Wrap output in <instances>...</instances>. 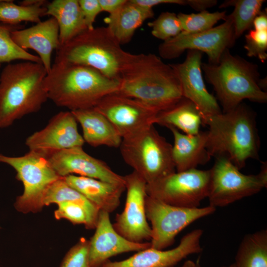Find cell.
I'll use <instances>...</instances> for the list:
<instances>
[{"label":"cell","mask_w":267,"mask_h":267,"mask_svg":"<svg viewBox=\"0 0 267 267\" xmlns=\"http://www.w3.org/2000/svg\"><path fill=\"white\" fill-rule=\"evenodd\" d=\"M107 27L88 29L56 50L54 62L89 66L120 81L129 52L124 51Z\"/></svg>","instance_id":"cell-6"},{"label":"cell","mask_w":267,"mask_h":267,"mask_svg":"<svg viewBox=\"0 0 267 267\" xmlns=\"http://www.w3.org/2000/svg\"><path fill=\"white\" fill-rule=\"evenodd\" d=\"M203 52L188 50L184 61L170 64L179 82L182 97L192 101L203 118V125L210 117L222 113L217 99L207 90L202 74Z\"/></svg>","instance_id":"cell-16"},{"label":"cell","mask_w":267,"mask_h":267,"mask_svg":"<svg viewBox=\"0 0 267 267\" xmlns=\"http://www.w3.org/2000/svg\"><path fill=\"white\" fill-rule=\"evenodd\" d=\"M153 9L142 7L133 0L126 2L105 19L107 28L120 44L129 43L135 31L146 20L154 16Z\"/></svg>","instance_id":"cell-24"},{"label":"cell","mask_w":267,"mask_h":267,"mask_svg":"<svg viewBox=\"0 0 267 267\" xmlns=\"http://www.w3.org/2000/svg\"><path fill=\"white\" fill-rule=\"evenodd\" d=\"M155 124L167 128L174 127L185 134L194 135L200 131L203 118L196 106L189 99L182 97L172 107L158 113Z\"/></svg>","instance_id":"cell-26"},{"label":"cell","mask_w":267,"mask_h":267,"mask_svg":"<svg viewBox=\"0 0 267 267\" xmlns=\"http://www.w3.org/2000/svg\"><path fill=\"white\" fill-rule=\"evenodd\" d=\"M210 170L197 169L176 172L154 182L146 184L147 195L167 204L181 207H199L207 198Z\"/></svg>","instance_id":"cell-11"},{"label":"cell","mask_w":267,"mask_h":267,"mask_svg":"<svg viewBox=\"0 0 267 267\" xmlns=\"http://www.w3.org/2000/svg\"><path fill=\"white\" fill-rule=\"evenodd\" d=\"M22 28L21 25H0V64L19 60L41 63L39 57L20 48L12 40V31Z\"/></svg>","instance_id":"cell-31"},{"label":"cell","mask_w":267,"mask_h":267,"mask_svg":"<svg viewBox=\"0 0 267 267\" xmlns=\"http://www.w3.org/2000/svg\"><path fill=\"white\" fill-rule=\"evenodd\" d=\"M46 5L24 6L12 0H0V22L4 24L18 25L22 22L38 23L45 16Z\"/></svg>","instance_id":"cell-30"},{"label":"cell","mask_w":267,"mask_h":267,"mask_svg":"<svg viewBox=\"0 0 267 267\" xmlns=\"http://www.w3.org/2000/svg\"><path fill=\"white\" fill-rule=\"evenodd\" d=\"M47 72L42 63L22 61L5 66L0 74V129L38 112L48 99Z\"/></svg>","instance_id":"cell-4"},{"label":"cell","mask_w":267,"mask_h":267,"mask_svg":"<svg viewBox=\"0 0 267 267\" xmlns=\"http://www.w3.org/2000/svg\"><path fill=\"white\" fill-rule=\"evenodd\" d=\"M148 25L152 29V35L164 42L182 31L180 20L177 15L173 12L161 13L156 19L148 23Z\"/></svg>","instance_id":"cell-33"},{"label":"cell","mask_w":267,"mask_h":267,"mask_svg":"<svg viewBox=\"0 0 267 267\" xmlns=\"http://www.w3.org/2000/svg\"><path fill=\"white\" fill-rule=\"evenodd\" d=\"M145 213L151 226V247L164 250L172 245L176 236L191 223L213 214L216 208L210 205L189 208L171 205L147 195Z\"/></svg>","instance_id":"cell-10"},{"label":"cell","mask_w":267,"mask_h":267,"mask_svg":"<svg viewBox=\"0 0 267 267\" xmlns=\"http://www.w3.org/2000/svg\"><path fill=\"white\" fill-rule=\"evenodd\" d=\"M222 267H235V266L234 265V264L233 263L227 266H222Z\"/></svg>","instance_id":"cell-44"},{"label":"cell","mask_w":267,"mask_h":267,"mask_svg":"<svg viewBox=\"0 0 267 267\" xmlns=\"http://www.w3.org/2000/svg\"><path fill=\"white\" fill-rule=\"evenodd\" d=\"M40 152L60 177L77 174L80 176L125 185L124 176L114 172L104 162L88 154L83 147Z\"/></svg>","instance_id":"cell-15"},{"label":"cell","mask_w":267,"mask_h":267,"mask_svg":"<svg viewBox=\"0 0 267 267\" xmlns=\"http://www.w3.org/2000/svg\"><path fill=\"white\" fill-rule=\"evenodd\" d=\"M66 183L94 204L100 211L111 213L119 206L126 190L124 184L74 175L62 177Z\"/></svg>","instance_id":"cell-22"},{"label":"cell","mask_w":267,"mask_h":267,"mask_svg":"<svg viewBox=\"0 0 267 267\" xmlns=\"http://www.w3.org/2000/svg\"><path fill=\"white\" fill-rule=\"evenodd\" d=\"M102 11H106L109 15L116 12L127 0H98Z\"/></svg>","instance_id":"cell-39"},{"label":"cell","mask_w":267,"mask_h":267,"mask_svg":"<svg viewBox=\"0 0 267 267\" xmlns=\"http://www.w3.org/2000/svg\"><path fill=\"white\" fill-rule=\"evenodd\" d=\"M13 41L22 49L35 51L47 73L51 68V55L60 46L59 27L52 17L26 29L12 31Z\"/></svg>","instance_id":"cell-20"},{"label":"cell","mask_w":267,"mask_h":267,"mask_svg":"<svg viewBox=\"0 0 267 267\" xmlns=\"http://www.w3.org/2000/svg\"><path fill=\"white\" fill-rule=\"evenodd\" d=\"M0 67H1V64H0Z\"/></svg>","instance_id":"cell-45"},{"label":"cell","mask_w":267,"mask_h":267,"mask_svg":"<svg viewBox=\"0 0 267 267\" xmlns=\"http://www.w3.org/2000/svg\"><path fill=\"white\" fill-rule=\"evenodd\" d=\"M0 162L15 169L16 178L24 185L23 194L14 203L16 209L23 213H37L44 206L45 192L53 182L61 178L40 151L30 150L20 157H10L0 153Z\"/></svg>","instance_id":"cell-8"},{"label":"cell","mask_w":267,"mask_h":267,"mask_svg":"<svg viewBox=\"0 0 267 267\" xmlns=\"http://www.w3.org/2000/svg\"><path fill=\"white\" fill-rule=\"evenodd\" d=\"M203 233L202 229H196L184 235L179 244L172 249L150 247L124 260H109L102 267H173L188 256L202 252L200 239Z\"/></svg>","instance_id":"cell-18"},{"label":"cell","mask_w":267,"mask_h":267,"mask_svg":"<svg viewBox=\"0 0 267 267\" xmlns=\"http://www.w3.org/2000/svg\"><path fill=\"white\" fill-rule=\"evenodd\" d=\"M88 29L94 28L93 23L102 9L98 0H78Z\"/></svg>","instance_id":"cell-37"},{"label":"cell","mask_w":267,"mask_h":267,"mask_svg":"<svg viewBox=\"0 0 267 267\" xmlns=\"http://www.w3.org/2000/svg\"><path fill=\"white\" fill-rule=\"evenodd\" d=\"M127 197L124 210L116 216L115 230L127 240L136 243L151 240L152 230L146 216V182L135 172L125 176Z\"/></svg>","instance_id":"cell-14"},{"label":"cell","mask_w":267,"mask_h":267,"mask_svg":"<svg viewBox=\"0 0 267 267\" xmlns=\"http://www.w3.org/2000/svg\"><path fill=\"white\" fill-rule=\"evenodd\" d=\"M168 129L174 137L172 154L177 172L197 169L210 160L211 156L206 147L207 131L188 135L174 127Z\"/></svg>","instance_id":"cell-21"},{"label":"cell","mask_w":267,"mask_h":267,"mask_svg":"<svg viewBox=\"0 0 267 267\" xmlns=\"http://www.w3.org/2000/svg\"><path fill=\"white\" fill-rule=\"evenodd\" d=\"M72 201L81 204L89 217V229H95L100 210L79 191L69 186L62 177L50 185L44 197V206Z\"/></svg>","instance_id":"cell-28"},{"label":"cell","mask_w":267,"mask_h":267,"mask_svg":"<svg viewBox=\"0 0 267 267\" xmlns=\"http://www.w3.org/2000/svg\"><path fill=\"white\" fill-rule=\"evenodd\" d=\"M120 153L125 162L146 182H154L176 172L172 145L151 126L123 138Z\"/></svg>","instance_id":"cell-7"},{"label":"cell","mask_w":267,"mask_h":267,"mask_svg":"<svg viewBox=\"0 0 267 267\" xmlns=\"http://www.w3.org/2000/svg\"><path fill=\"white\" fill-rule=\"evenodd\" d=\"M57 204L58 208L54 212L57 220L65 219L74 224H83L88 229V215L81 204L72 201H64Z\"/></svg>","instance_id":"cell-35"},{"label":"cell","mask_w":267,"mask_h":267,"mask_svg":"<svg viewBox=\"0 0 267 267\" xmlns=\"http://www.w3.org/2000/svg\"><path fill=\"white\" fill-rule=\"evenodd\" d=\"M264 0H228L223 2L219 8L234 6L229 15L232 21L235 39L239 38L246 31L253 28V22L261 12Z\"/></svg>","instance_id":"cell-29"},{"label":"cell","mask_w":267,"mask_h":267,"mask_svg":"<svg viewBox=\"0 0 267 267\" xmlns=\"http://www.w3.org/2000/svg\"><path fill=\"white\" fill-rule=\"evenodd\" d=\"M235 267H267V230L246 234L238 248Z\"/></svg>","instance_id":"cell-27"},{"label":"cell","mask_w":267,"mask_h":267,"mask_svg":"<svg viewBox=\"0 0 267 267\" xmlns=\"http://www.w3.org/2000/svg\"><path fill=\"white\" fill-rule=\"evenodd\" d=\"M195 262L191 260H187L184 263L181 267H193L195 265Z\"/></svg>","instance_id":"cell-42"},{"label":"cell","mask_w":267,"mask_h":267,"mask_svg":"<svg viewBox=\"0 0 267 267\" xmlns=\"http://www.w3.org/2000/svg\"><path fill=\"white\" fill-rule=\"evenodd\" d=\"M117 92L158 113L172 107L182 98L174 69L153 53H129L121 70Z\"/></svg>","instance_id":"cell-1"},{"label":"cell","mask_w":267,"mask_h":267,"mask_svg":"<svg viewBox=\"0 0 267 267\" xmlns=\"http://www.w3.org/2000/svg\"><path fill=\"white\" fill-rule=\"evenodd\" d=\"M44 83L48 98L71 111L94 107L120 87V81L94 68L62 62H54Z\"/></svg>","instance_id":"cell-3"},{"label":"cell","mask_w":267,"mask_h":267,"mask_svg":"<svg viewBox=\"0 0 267 267\" xmlns=\"http://www.w3.org/2000/svg\"><path fill=\"white\" fill-rule=\"evenodd\" d=\"M193 267H200V262H199V259H198L196 261V262L195 263V265H194V266Z\"/></svg>","instance_id":"cell-43"},{"label":"cell","mask_w":267,"mask_h":267,"mask_svg":"<svg viewBox=\"0 0 267 267\" xmlns=\"http://www.w3.org/2000/svg\"><path fill=\"white\" fill-rule=\"evenodd\" d=\"M95 231L89 240L90 267H102L113 256L129 252H139L151 247L150 242L130 241L117 232L109 213L100 211Z\"/></svg>","instance_id":"cell-19"},{"label":"cell","mask_w":267,"mask_h":267,"mask_svg":"<svg viewBox=\"0 0 267 267\" xmlns=\"http://www.w3.org/2000/svg\"><path fill=\"white\" fill-rule=\"evenodd\" d=\"M245 37L244 48L247 56L265 62L267 59V29H251Z\"/></svg>","instance_id":"cell-34"},{"label":"cell","mask_w":267,"mask_h":267,"mask_svg":"<svg viewBox=\"0 0 267 267\" xmlns=\"http://www.w3.org/2000/svg\"><path fill=\"white\" fill-rule=\"evenodd\" d=\"M71 112L82 127L85 142L93 147H120L122 137L109 120L94 107Z\"/></svg>","instance_id":"cell-23"},{"label":"cell","mask_w":267,"mask_h":267,"mask_svg":"<svg viewBox=\"0 0 267 267\" xmlns=\"http://www.w3.org/2000/svg\"><path fill=\"white\" fill-rule=\"evenodd\" d=\"M94 107L109 120L122 139L154 125L158 113L144 103L117 92L105 96Z\"/></svg>","instance_id":"cell-13"},{"label":"cell","mask_w":267,"mask_h":267,"mask_svg":"<svg viewBox=\"0 0 267 267\" xmlns=\"http://www.w3.org/2000/svg\"><path fill=\"white\" fill-rule=\"evenodd\" d=\"M201 69L216 93L222 112L234 109L245 99L259 103L267 101V92L259 86L257 65L232 55L229 48L218 63H202Z\"/></svg>","instance_id":"cell-5"},{"label":"cell","mask_w":267,"mask_h":267,"mask_svg":"<svg viewBox=\"0 0 267 267\" xmlns=\"http://www.w3.org/2000/svg\"><path fill=\"white\" fill-rule=\"evenodd\" d=\"M60 267H90L89 240L82 237L65 255Z\"/></svg>","instance_id":"cell-36"},{"label":"cell","mask_w":267,"mask_h":267,"mask_svg":"<svg viewBox=\"0 0 267 267\" xmlns=\"http://www.w3.org/2000/svg\"><path fill=\"white\" fill-rule=\"evenodd\" d=\"M256 114L241 103L234 109L213 115L204 123L206 147L211 156L227 158L239 170L248 159L259 160L261 141Z\"/></svg>","instance_id":"cell-2"},{"label":"cell","mask_w":267,"mask_h":267,"mask_svg":"<svg viewBox=\"0 0 267 267\" xmlns=\"http://www.w3.org/2000/svg\"><path fill=\"white\" fill-rule=\"evenodd\" d=\"M253 28L255 29H267V8L261 11L255 18Z\"/></svg>","instance_id":"cell-40"},{"label":"cell","mask_w":267,"mask_h":267,"mask_svg":"<svg viewBox=\"0 0 267 267\" xmlns=\"http://www.w3.org/2000/svg\"><path fill=\"white\" fill-rule=\"evenodd\" d=\"M181 24L182 32L195 33L205 31L214 27L219 21H225L227 17L226 11L210 12L206 10L198 13L177 14Z\"/></svg>","instance_id":"cell-32"},{"label":"cell","mask_w":267,"mask_h":267,"mask_svg":"<svg viewBox=\"0 0 267 267\" xmlns=\"http://www.w3.org/2000/svg\"><path fill=\"white\" fill-rule=\"evenodd\" d=\"M45 16L55 19L60 46L88 30L78 0H54L46 6Z\"/></svg>","instance_id":"cell-25"},{"label":"cell","mask_w":267,"mask_h":267,"mask_svg":"<svg viewBox=\"0 0 267 267\" xmlns=\"http://www.w3.org/2000/svg\"><path fill=\"white\" fill-rule=\"evenodd\" d=\"M235 40L232 19L227 15L223 23L208 30L195 33L182 31L160 44L158 51L161 58L172 59L179 57L186 49L198 50L207 54L209 63L216 64Z\"/></svg>","instance_id":"cell-12"},{"label":"cell","mask_w":267,"mask_h":267,"mask_svg":"<svg viewBox=\"0 0 267 267\" xmlns=\"http://www.w3.org/2000/svg\"><path fill=\"white\" fill-rule=\"evenodd\" d=\"M84 143L78 130L77 121L71 111L56 114L44 128L30 135L25 141L30 150L39 151L83 147Z\"/></svg>","instance_id":"cell-17"},{"label":"cell","mask_w":267,"mask_h":267,"mask_svg":"<svg viewBox=\"0 0 267 267\" xmlns=\"http://www.w3.org/2000/svg\"><path fill=\"white\" fill-rule=\"evenodd\" d=\"M138 5L145 8L152 9V7L161 4H175L189 5L195 9L197 4L196 0H133Z\"/></svg>","instance_id":"cell-38"},{"label":"cell","mask_w":267,"mask_h":267,"mask_svg":"<svg viewBox=\"0 0 267 267\" xmlns=\"http://www.w3.org/2000/svg\"><path fill=\"white\" fill-rule=\"evenodd\" d=\"M210 169V178L207 198L209 205L227 206L261 191L267 185V164L264 162L257 175L241 173L227 158L216 157Z\"/></svg>","instance_id":"cell-9"},{"label":"cell","mask_w":267,"mask_h":267,"mask_svg":"<svg viewBox=\"0 0 267 267\" xmlns=\"http://www.w3.org/2000/svg\"><path fill=\"white\" fill-rule=\"evenodd\" d=\"M48 1L45 0H24L19 2V4L24 6H33L38 4L47 5Z\"/></svg>","instance_id":"cell-41"}]
</instances>
